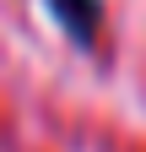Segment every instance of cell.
I'll return each instance as SVG.
<instances>
[{
    "label": "cell",
    "instance_id": "cell-1",
    "mask_svg": "<svg viewBox=\"0 0 146 152\" xmlns=\"http://www.w3.org/2000/svg\"><path fill=\"white\" fill-rule=\"evenodd\" d=\"M49 16L65 27L70 44H81V49H92L98 44V27H103V0H43Z\"/></svg>",
    "mask_w": 146,
    "mask_h": 152
}]
</instances>
